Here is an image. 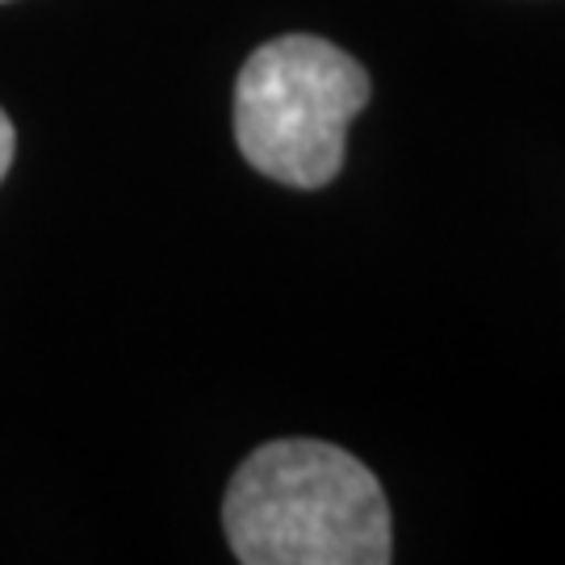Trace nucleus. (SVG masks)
<instances>
[{
    "label": "nucleus",
    "mask_w": 565,
    "mask_h": 565,
    "mask_svg": "<svg viewBox=\"0 0 565 565\" xmlns=\"http://www.w3.org/2000/svg\"><path fill=\"white\" fill-rule=\"evenodd\" d=\"M223 527L243 565H385L390 507L352 452L273 440L235 469Z\"/></svg>",
    "instance_id": "nucleus-1"
},
{
    "label": "nucleus",
    "mask_w": 565,
    "mask_h": 565,
    "mask_svg": "<svg viewBox=\"0 0 565 565\" xmlns=\"http://www.w3.org/2000/svg\"><path fill=\"white\" fill-rule=\"evenodd\" d=\"M369 72L310 34L264 42L235 81V142L268 181L323 189L340 177L343 139L369 105Z\"/></svg>",
    "instance_id": "nucleus-2"
},
{
    "label": "nucleus",
    "mask_w": 565,
    "mask_h": 565,
    "mask_svg": "<svg viewBox=\"0 0 565 565\" xmlns=\"http://www.w3.org/2000/svg\"><path fill=\"white\" fill-rule=\"evenodd\" d=\"M13 147H18V135H13V121H9V114L0 109V181H4L9 163H13Z\"/></svg>",
    "instance_id": "nucleus-3"
}]
</instances>
